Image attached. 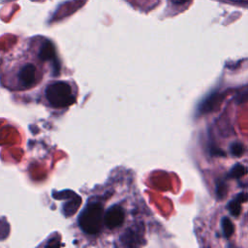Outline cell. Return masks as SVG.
<instances>
[{"label": "cell", "mask_w": 248, "mask_h": 248, "mask_svg": "<svg viewBox=\"0 0 248 248\" xmlns=\"http://www.w3.org/2000/svg\"><path fill=\"white\" fill-rule=\"evenodd\" d=\"M60 73L52 43L44 37L28 38L0 59V83L12 93H40L42 87Z\"/></svg>", "instance_id": "1"}, {"label": "cell", "mask_w": 248, "mask_h": 248, "mask_svg": "<svg viewBox=\"0 0 248 248\" xmlns=\"http://www.w3.org/2000/svg\"><path fill=\"white\" fill-rule=\"evenodd\" d=\"M39 100L49 108L62 109L76 103L77 93L72 81L57 77L42 87Z\"/></svg>", "instance_id": "2"}, {"label": "cell", "mask_w": 248, "mask_h": 248, "mask_svg": "<svg viewBox=\"0 0 248 248\" xmlns=\"http://www.w3.org/2000/svg\"><path fill=\"white\" fill-rule=\"evenodd\" d=\"M105 209L101 202H90L78 215V223L80 230L89 235L98 234L104 227Z\"/></svg>", "instance_id": "3"}, {"label": "cell", "mask_w": 248, "mask_h": 248, "mask_svg": "<svg viewBox=\"0 0 248 248\" xmlns=\"http://www.w3.org/2000/svg\"><path fill=\"white\" fill-rule=\"evenodd\" d=\"M124 211L121 206L115 204L104 213V225L108 229H116L124 222Z\"/></svg>", "instance_id": "4"}, {"label": "cell", "mask_w": 248, "mask_h": 248, "mask_svg": "<svg viewBox=\"0 0 248 248\" xmlns=\"http://www.w3.org/2000/svg\"><path fill=\"white\" fill-rule=\"evenodd\" d=\"M222 100V96L218 92L212 93L210 96H208L199 107L201 113H207L211 111Z\"/></svg>", "instance_id": "5"}, {"label": "cell", "mask_w": 248, "mask_h": 248, "mask_svg": "<svg viewBox=\"0 0 248 248\" xmlns=\"http://www.w3.org/2000/svg\"><path fill=\"white\" fill-rule=\"evenodd\" d=\"M248 200V194L247 193H240L234 200H232L228 207L231 213L234 216H237L240 213L241 210V202H246Z\"/></svg>", "instance_id": "6"}, {"label": "cell", "mask_w": 248, "mask_h": 248, "mask_svg": "<svg viewBox=\"0 0 248 248\" xmlns=\"http://www.w3.org/2000/svg\"><path fill=\"white\" fill-rule=\"evenodd\" d=\"M222 229H223V234L225 237H231L234 231L232 222L227 217L222 219Z\"/></svg>", "instance_id": "7"}, {"label": "cell", "mask_w": 248, "mask_h": 248, "mask_svg": "<svg viewBox=\"0 0 248 248\" xmlns=\"http://www.w3.org/2000/svg\"><path fill=\"white\" fill-rule=\"evenodd\" d=\"M247 173V168L240 165V164H237L235 165L232 170H231V173H230V176L232 177H234V178H238V177H241L243 176L244 174Z\"/></svg>", "instance_id": "8"}, {"label": "cell", "mask_w": 248, "mask_h": 248, "mask_svg": "<svg viewBox=\"0 0 248 248\" xmlns=\"http://www.w3.org/2000/svg\"><path fill=\"white\" fill-rule=\"evenodd\" d=\"M244 151V146L240 142H233L231 145V152L234 156H240Z\"/></svg>", "instance_id": "9"}, {"label": "cell", "mask_w": 248, "mask_h": 248, "mask_svg": "<svg viewBox=\"0 0 248 248\" xmlns=\"http://www.w3.org/2000/svg\"><path fill=\"white\" fill-rule=\"evenodd\" d=\"M227 193V186L224 182H220L217 184L216 187V195L218 197V199H223L226 196Z\"/></svg>", "instance_id": "10"}, {"label": "cell", "mask_w": 248, "mask_h": 248, "mask_svg": "<svg viewBox=\"0 0 248 248\" xmlns=\"http://www.w3.org/2000/svg\"><path fill=\"white\" fill-rule=\"evenodd\" d=\"M171 1L176 5H183V4H186L187 2H189L190 0H171Z\"/></svg>", "instance_id": "11"}, {"label": "cell", "mask_w": 248, "mask_h": 248, "mask_svg": "<svg viewBox=\"0 0 248 248\" xmlns=\"http://www.w3.org/2000/svg\"><path fill=\"white\" fill-rule=\"evenodd\" d=\"M232 2H237V3H247L248 4V0H230Z\"/></svg>", "instance_id": "12"}]
</instances>
